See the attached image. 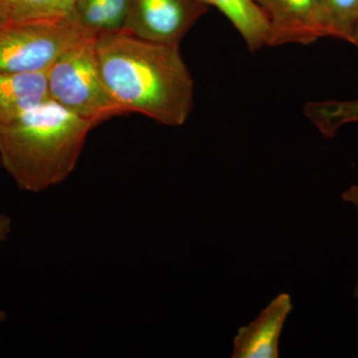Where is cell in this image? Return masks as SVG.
Instances as JSON below:
<instances>
[{
    "mask_svg": "<svg viewBox=\"0 0 358 358\" xmlns=\"http://www.w3.org/2000/svg\"><path fill=\"white\" fill-rule=\"evenodd\" d=\"M95 46L103 83L122 114L169 127L185 124L194 105V81L180 46L124 31L101 33Z\"/></svg>",
    "mask_w": 358,
    "mask_h": 358,
    "instance_id": "obj_1",
    "label": "cell"
},
{
    "mask_svg": "<svg viewBox=\"0 0 358 358\" xmlns=\"http://www.w3.org/2000/svg\"><path fill=\"white\" fill-rule=\"evenodd\" d=\"M95 127L48 99L0 124V164L20 189L44 192L69 178Z\"/></svg>",
    "mask_w": 358,
    "mask_h": 358,
    "instance_id": "obj_2",
    "label": "cell"
},
{
    "mask_svg": "<svg viewBox=\"0 0 358 358\" xmlns=\"http://www.w3.org/2000/svg\"><path fill=\"white\" fill-rule=\"evenodd\" d=\"M96 35L68 49L46 71L49 99L95 126L122 115L103 83L96 53Z\"/></svg>",
    "mask_w": 358,
    "mask_h": 358,
    "instance_id": "obj_3",
    "label": "cell"
},
{
    "mask_svg": "<svg viewBox=\"0 0 358 358\" xmlns=\"http://www.w3.org/2000/svg\"><path fill=\"white\" fill-rule=\"evenodd\" d=\"M89 35L74 17L0 23V72H46ZM98 36V35H96Z\"/></svg>",
    "mask_w": 358,
    "mask_h": 358,
    "instance_id": "obj_4",
    "label": "cell"
},
{
    "mask_svg": "<svg viewBox=\"0 0 358 358\" xmlns=\"http://www.w3.org/2000/svg\"><path fill=\"white\" fill-rule=\"evenodd\" d=\"M200 0H131L124 32L169 45H178L208 11Z\"/></svg>",
    "mask_w": 358,
    "mask_h": 358,
    "instance_id": "obj_5",
    "label": "cell"
},
{
    "mask_svg": "<svg viewBox=\"0 0 358 358\" xmlns=\"http://www.w3.org/2000/svg\"><path fill=\"white\" fill-rule=\"evenodd\" d=\"M268 24L266 46L310 45L322 36L320 0H254Z\"/></svg>",
    "mask_w": 358,
    "mask_h": 358,
    "instance_id": "obj_6",
    "label": "cell"
},
{
    "mask_svg": "<svg viewBox=\"0 0 358 358\" xmlns=\"http://www.w3.org/2000/svg\"><path fill=\"white\" fill-rule=\"evenodd\" d=\"M292 310L291 294L282 293L275 296L257 319L238 329L231 357H280V338Z\"/></svg>",
    "mask_w": 358,
    "mask_h": 358,
    "instance_id": "obj_7",
    "label": "cell"
},
{
    "mask_svg": "<svg viewBox=\"0 0 358 358\" xmlns=\"http://www.w3.org/2000/svg\"><path fill=\"white\" fill-rule=\"evenodd\" d=\"M46 72H0V124L48 100Z\"/></svg>",
    "mask_w": 358,
    "mask_h": 358,
    "instance_id": "obj_8",
    "label": "cell"
},
{
    "mask_svg": "<svg viewBox=\"0 0 358 358\" xmlns=\"http://www.w3.org/2000/svg\"><path fill=\"white\" fill-rule=\"evenodd\" d=\"M223 14L239 33L251 52L266 46L268 24L254 0H200Z\"/></svg>",
    "mask_w": 358,
    "mask_h": 358,
    "instance_id": "obj_9",
    "label": "cell"
},
{
    "mask_svg": "<svg viewBox=\"0 0 358 358\" xmlns=\"http://www.w3.org/2000/svg\"><path fill=\"white\" fill-rule=\"evenodd\" d=\"M131 0H78L73 17L93 34L124 31Z\"/></svg>",
    "mask_w": 358,
    "mask_h": 358,
    "instance_id": "obj_10",
    "label": "cell"
},
{
    "mask_svg": "<svg viewBox=\"0 0 358 358\" xmlns=\"http://www.w3.org/2000/svg\"><path fill=\"white\" fill-rule=\"evenodd\" d=\"M78 0H0V22L72 17Z\"/></svg>",
    "mask_w": 358,
    "mask_h": 358,
    "instance_id": "obj_11",
    "label": "cell"
},
{
    "mask_svg": "<svg viewBox=\"0 0 358 358\" xmlns=\"http://www.w3.org/2000/svg\"><path fill=\"white\" fill-rule=\"evenodd\" d=\"M303 113L324 138H331L345 124L358 122V99L312 101Z\"/></svg>",
    "mask_w": 358,
    "mask_h": 358,
    "instance_id": "obj_12",
    "label": "cell"
},
{
    "mask_svg": "<svg viewBox=\"0 0 358 358\" xmlns=\"http://www.w3.org/2000/svg\"><path fill=\"white\" fill-rule=\"evenodd\" d=\"M322 36L352 43L358 20V0H320Z\"/></svg>",
    "mask_w": 358,
    "mask_h": 358,
    "instance_id": "obj_13",
    "label": "cell"
},
{
    "mask_svg": "<svg viewBox=\"0 0 358 358\" xmlns=\"http://www.w3.org/2000/svg\"><path fill=\"white\" fill-rule=\"evenodd\" d=\"M341 197H343L345 202L352 204L355 207L358 216V185H352L350 187H348L343 193ZM353 294H355V298L358 299V280L357 284H355V289H353Z\"/></svg>",
    "mask_w": 358,
    "mask_h": 358,
    "instance_id": "obj_14",
    "label": "cell"
},
{
    "mask_svg": "<svg viewBox=\"0 0 358 358\" xmlns=\"http://www.w3.org/2000/svg\"><path fill=\"white\" fill-rule=\"evenodd\" d=\"M13 231V219L0 212V243L6 241Z\"/></svg>",
    "mask_w": 358,
    "mask_h": 358,
    "instance_id": "obj_15",
    "label": "cell"
},
{
    "mask_svg": "<svg viewBox=\"0 0 358 358\" xmlns=\"http://www.w3.org/2000/svg\"><path fill=\"white\" fill-rule=\"evenodd\" d=\"M350 44L355 45V46L358 49V20L357 21V23H355V29H353L352 40V43Z\"/></svg>",
    "mask_w": 358,
    "mask_h": 358,
    "instance_id": "obj_16",
    "label": "cell"
},
{
    "mask_svg": "<svg viewBox=\"0 0 358 358\" xmlns=\"http://www.w3.org/2000/svg\"><path fill=\"white\" fill-rule=\"evenodd\" d=\"M7 320V313L6 310H0V324H3Z\"/></svg>",
    "mask_w": 358,
    "mask_h": 358,
    "instance_id": "obj_17",
    "label": "cell"
},
{
    "mask_svg": "<svg viewBox=\"0 0 358 358\" xmlns=\"http://www.w3.org/2000/svg\"><path fill=\"white\" fill-rule=\"evenodd\" d=\"M0 23H1V22H0Z\"/></svg>",
    "mask_w": 358,
    "mask_h": 358,
    "instance_id": "obj_18",
    "label": "cell"
}]
</instances>
